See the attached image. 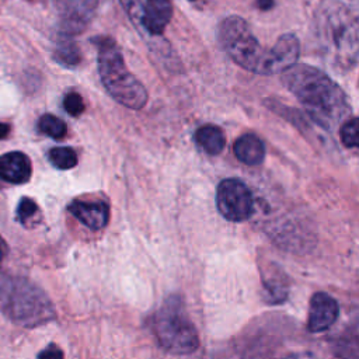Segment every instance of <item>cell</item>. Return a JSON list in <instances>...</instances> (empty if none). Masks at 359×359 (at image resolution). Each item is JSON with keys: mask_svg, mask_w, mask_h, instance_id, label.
Listing matches in <instances>:
<instances>
[{"mask_svg": "<svg viewBox=\"0 0 359 359\" xmlns=\"http://www.w3.org/2000/svg\"><path fill=\"white\" fill-rule=\"evenodd\" d=\"M339 306L337 300L325 292H317L311 296L309 304L307 330L310 332H323L328 330L338 317Z\"/></svg>", "mask_w": 359, "mask_h": 359, "instance_id": "9", "label": "cell"}, {"mask_svg": "<svg viewBox=\"0 0 359 359\" xmlns=\"http://www.w3.org/2000/svg\"><path fill=\"white\" fill-rule=\"evenodd\" d=\"M257 4H258V8L266 11L273 7V0H257Z\"/></svg>", "mask_w": 359, "mask_h": 359, "instance_id": "26", "label": "cell"}, {"mask_svg": "<svg viewBox=\"0 0 359 359\" xmlns=\"http://www.w3.org/2000/svg\"><path fill=\"white\" fill-rule=\"evenodd\" d=\"M15 213H17V220L24 226H28V223L39 213V208L34 199L24 196L20 199Z\"/></svg>", "mask_w": 359, "mask_h": 359, "instance_id": "21", "label": "cell"}, {"mask_svg": "<svg viewBox=\"0 0 359 359\" xmlns=\"http://www.w3.org/2000/svg\"><path fill=\"white\" fill-rule=\"evenodd\" d=\"M234 154L237 160L247 165H258L265 158V146L254 133L241 135L234 143Z\"/></svg>", "mask_w": 359, "mask_h": 359, "instance_id": "14", "label": "cell"}, {"mask_svg": "<svg viewBox=\"0 0 359 359\" xmlns=\"http://www.w3.org/2000/svg\"><path fill=\"white\" fill-rule=\"evenodd\" d=\"M122 7L125 8L126 14L135 24L137 29H140V22H142V14H143V6L140 4L139 0H119Z\"/></svg>", "mask_w": 359, "mask_h": 359, "instance_id": "23", "label": "cell"}, {"mask_svg": "<svg viewBox=\"0 0 359 359\" xmlns=\"http://www.w3.org/2000/svg\"><path fill=\"white\" fill-rule=\"evenodd\" d=\"M323 31L325 50L332 53L337 63L351 67L358 57V17L355 7L334 6L324 10Z\"/></svg>", "mask_w": 359, "mask_h": 359, "instance_id": "6", "label": "cell"}, {"mask_svg": "<svg viewBox=\"0 0 359 359\" xmlns=\"http://www.w3.org/2000/svg\"><path fill=\"white\" fill-rule=\"evenodd\" d=\"M53 57L57 63L67 67H73L80 62V50L77 45L69 38L60 39L53 50Z\"/></svg>", "mask_w": 359, "mask_h": 359, "instance_id": "17", "label": "cell"}, {"mask_svg": "<svg viewBox=\"0 0 359 359\" xmlns=\"http://www.w3.org/2000/svg\"><path fill=\"white\" fill-rule=\"evenodd\" d=\"M271 50L272 74L283 73L296 65L300 55V42L293 34H283L278 38Z\"/></svg>", "mask_w": 359, "mask_h": 359, "instance_id": "13", "label": "cell"}, {"mask_svg": "<svg viewBox=\"0 0 359 359\" xmlns=\"http://www.w3.org/2000/svg\"><path fill=\"white\" fill-rule=\"evenodd\" d=\"M48 157L59 170H70L77 164V154L72 147H53L49 150Z\"/></svg>", "mask_w": 359, "mask_h": 359, "instance_id": "19", "label": "cell"}, {"mask_svg": "<svg viewBox=\"0 0 359 359\" xmlns=\"http://www.w3.org/2000/svg\"><path fill=\"white\" fill-rule=\"evenodd\" d=\"M63 108L72 116H80L84 112V101L80 94L69 93L63 98Z\"/></svg>", "mask_w": 359, "mask_h": 359, "instance_id": "22", "label": "cell"}, {"mask_svg": "<svg viewBox=\"0 0 359 359\" xmlns=\"http://www.w3.org/2000/svg\"><path fill=\"white\" fill-rule=\"evenodd\" d=\"M358 118L351 116L348 118L341 126H339V137L345 147L348 149H356L359 146V137H358Z\"/></svg>", "mask_w": 359, "mask_h": 359, "instance_id": "20", "label": "cell"}, {"mask_svg": "<svg viewBox=\"0 0 359 359\" xmlns=\"http://www.w3.org/2000/svg\"><path fill=\"white\" fill-rule=\"evenodd\" d=\"M160 346L172 355H189L199 348V335L178 294H170L154 316L153 323Z\"/></svg>", "mask_w": 359, "mask_h": 359, "instance_id": "5", "label": "cell"}, {"mask_svg": "<svg viewBox=\"0 0 359 359\" xmlns=\"http://www.w3.org/2000/svg\"><path fill=\"white\" fill-rule=\"evenodd\" d=\"M172 6L170 0H146L143 6L140 29L147 35H161L171 21Z\"/></svg>", "mask_w": 359, "mask_h": 359, "instance_id": "11", "label": "cell"}, {"mask_svg": "<svg viewBox=\"0 0 359 359\" xmlns=\"http://www.w3.org/2000/svg\"><path fill=\"white\" fill-rule=\"evenodd\" d=\"M38 129L52 139H63L67 132L66 123L52 114H45L39 118Z\"/></svg>", "mask_w": 359, "mask_h": 359, "instance_id": "18", "label": "cell"}, {"mask_svg": "<svg viewBox=\"0 0 359 359\" xmlns=\"http://www.w3.org/2000/svg\"><path fill=\"white\" fill-rule=\"evenodd\" d=\"M262 285H264V296L268 303L278 304L286 300L287 283L280 278V275L268 272V276H262Z\"/></svg>", "mask_w": 359, "mask_h": 359, "instance_id": "16", "label": "cell"}, {"mask_svg": "<svg viewBox=\"0 0 359 359\" xmlns=\"http://www.w3.org/2000/svg\"><path fill=\"white\" fill-rule=\"evenodd\" d=\"M32 174L29 157L22 151H8L0 156V180L10 184H25Z\"/></svg>", "mask_w": 359, "mask_h": 359, "instance_id": "12", "label": "cell"}, {"mask_svg": "<svg viewBox=\"0 0 359 359\" xmlns=\"http://www.w3.org/2000/svg\"><path fill=\"white\" fill-rule=\"evenodd\" d=\"M38 359H65L63 351L56 344H49L38 353Z\"/></svg>", "mask_w": 359, "mask_h": 359, "instance_id": "24", "label": "cell"}, {"mask_svg": "<svg viewBox=\"0 0 359 359\" xmlns=\"http://www.w3.org/2000/svg\"><path fill=\"white\" fill-rule=\"evenodd\" d=\"M195 140L203 151L216 156L220 154L226 144V137L223 130L216 125H203L195 133Z\"/></svg>", "mask_w": 359, "mask_h": 359, "instance_id": "15", "label": "cell"}, {"mask_svg": "<svg viewBox=\"0 0 359 359\" xmlns=\"http://www.w3.org/2000/svg\"><path fill=\"white\" fill-rule=\"evenodd\" d=\"M216 205L229 222H245L254 213V198L250 188L238 178L220 181L216 191Z\"/></svg>", "mask_w": 359, "mask_h": 359, "instance_id": "7", "label": "cell"}, {"mask_svg": "<svg viewBox=\"0 0 359 359\" xmlns=\"http://www.w3.org/2000/svg\"><path fill=\"white\" fill-rule=\"evenodd\" d=\"M8 133H10V125L0 122V140L6 139L8 136Z\"/></svg>", "mask_w": 359, "mask_h": 359, "instance_id": "27", "label": "cell"}, {"mask_svg": "<svg viewBox=\"0 0 359 359\" xmlns=\"http://www.w3.org/2000/svg\"><path fill=\"white\" fill-rule=\"evenodd\" d=\"M219 41L229 57L244 70L272 74L271 50L261 46L241 17L230 15L220 22Z\"/></svg>", "mask_w": 359, "mask_h": 359, "instance_id": "4", "label": "cell"}, {"mask_svg": "<svg viewBox=\"0 0 359 359\" xmlns=\"http://www.w3.org/2000/svg\"><path fill=\"white\" fill-rule=\"evenodd\" d=\"M7 245H6V243H4V240L0 237V262H1V259L4 258V255H6V248Z\"/></svg>", "mask_w": 359, "mask_h": 359, "instance_id": "28", "label": "cell"}, {"mask_svg": "<svg viewBox=\"0 0 359 359\" xmlns=\"http://www.w3.org/2000/svg\"><path fill=\"white\" fill-rule=\"evenodd\" d=\"M0 310L14 324L25 328L56 318L48 294L27 278L0 272Z\"/></svg>", "mask_w": 359, "mask_h": 359, "instance_id": "2", "label": "cell"}, {"mask_svg": "<svg viewBox=\"0 0 359 359\" xmlns=\"http://www.w3.org/2000/svg\"><path fill=\"white\" fill-rule=\"evenodd\" d=\"M283 359H317L313 352L309 351H300V352H293L286 355Z\"/></svg>", "mask_w": 359, "mask_h": 359, "instance_id": "25", "label": "cell"}, {"mask_svg": "<svg viewBox=\"0 0 359 359\" xmlns=\"http://www.w3.org/2000/svg\"><path fill=\"white\" fill-rule=\"evenodd\" d=\"M100 0H56L62 18V34L70 36L81 32L93 17Z\"/></svg>", "mask_w": 359, "mask_h": 359, "instance_id": "8", "label": "cell"}, {"mask_svg": "<svg viewBox=\"0 0 359 359\" xmlns=\"http://www.w3.org/2000/svg\"><path fill=\"white\" fill-rule=\"evenodd\" d=\"M95 43L98 46V73L108 94L126 108H143L147 102V91L128 69L119 46L111 38H100Z\"/></svg>", "mask_w": 359, "mask_h": 359, "instance_id": "3", "label": "cell"}, {"mask_svg": "<svg viewBox=\"0 0 359 359\" xmlns=\"http://www.w3.org/2000/svg\"><path fill=\"white\" fill-rule=\"evenodd\" d=\"M282 83L321 129L332 130L341 126L352 112L344 90L314 66L293 65L282 73Z\"/></svg>", "mask_w": 359, "mask_h": 359, "instance_id": "1", "label": "cell"}, {"mask_svg": "<svg viewBox=\"0 0 359 359\" xmlns=\"http://www.w3.org/2000/svg\"><path fill=\"white\" fill-rule=\"evenodd\" d=\"M67 210L90 230H101L108 224L109 206L102 201H73L67 205Z\"/></svg>", "mask_w": 359, "mask_h": 359, "instance_id": "10", "label": "cell"}]
</instances>
